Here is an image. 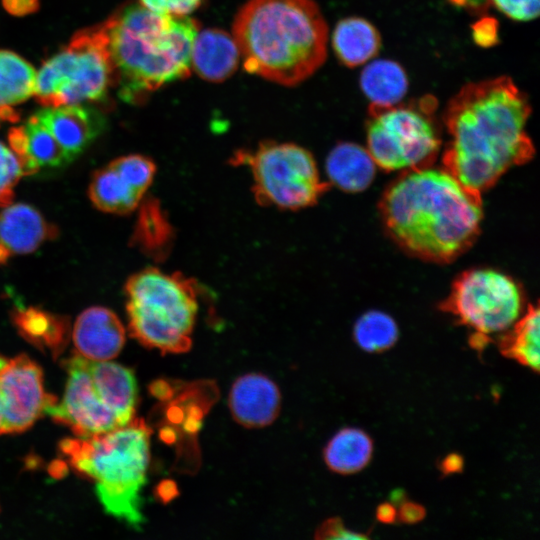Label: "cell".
Masks as SVG:
<instances>
[{
    "instance_id": "1",
    "label": "cell",
    "mask_w": 540,
    "mask_h": 540,
    "mask_svg": "<svg viewBox=\"0 0 540 540\" xmlns=\"http://www.w3.org/2000/svg\"><path fill=\"white\" fill-rule=\"evenodd\" d=\"M530 114L527 95L508 76L464 85L444 112L449 135L444 170L468 189L480 194L489 189L533 157L525 129Z\"/></svg>"
},
{
    "instance_id": "2",
    "label": "cell",
    "mask_w": 540,
    "mask_h": 540,
    "mask_svg": "<svg viewBox=\"0 0 540 540\" xmlns=\"http://www.w3.org/2000/svg\"><path fill=\"white\" fill-rule=\"evenodd\" d=\"M379 208L387 233L402 250L436 263L467 251L483 216L480 193L430 166L406 170L384 192Z\"/></svg>"
},
{
    "instance_id": "3",
    "label": "cell",
    "mask_w": 540,
    "mask_h": 540,
    "mask_svg": "<svg viewBox=\"0 0 540 540\" xmlns=\"http://www.w3.org/2000/svg\"><path fill=\"white\" fill-rule=\"evenodd\" d=\"M232 36L245 70L293 87L326 60L328 27L313 0H248Z\"/></svg>"
},
{
    "instance_id": "4",
    "label": "cell",
    "mask_w": 540,
    "mask_h": 540,
    "mask_svg": "<svg viewBox=\"0 0 540 540\" xmlns=\"http://www.w3.org/2000/svg\"><path fill=\"white\" fill-rule=\"evenodd\" d=\"M102 24L122 100L140 103L148 93L190 76L197 20L132 2Z\"/></svg>"
},
{
    "instance_id": "5",
    "label": "cell",
    "mask_w": 540,
    "mask_h": 540,
    "mask_svg": "<svg viewBox=\"0 0 540 540\" xmlns=\"http://www.w3.org/2000/svg\"><path fill=\"white\" fill-rule=\"evenodd\" d=\"M151 434L143 419L133 418L111 431L60 443L71 467L95 482L106 513L137 530L144 522L141 492L150 461Z\"/></svg>"
},
{
    "instance_id": "6",
    "label": "cell",
    "mask_w": 540,
    "mask_h": 540,
    "mask_svg": "<svg viewBox=\"0 0 540 540\" xmlns=\"http://www.w3.org/2000/svg\"><path fill=\"white\" fill-rule=\"evenodd\" d=\"M130 335L148 348L179 354L192 346L199 286L180 272L147 267L125 284Z\"/></svg>"
},
{
    "instance_id": "7",
    "label": "cell",
    "mask_w": 540,
    "mask_h": 540,
    "mask_svg": "<svg viewBox=\"0 0 540 540\" xmlns=\"http://www.w3.org/2000/svg\"><path fill=\"white\" fill-rule=\"evenodd\" d=\"M115 84L103 24L78 31L36 72L33 95L43 107L98 102Z\"/></svg>"
},
{
    "instance_id": "8",
    "label": "cell",
    "mask_w": 540,
    "mask_h": 540,
    "mask_svg": "<svg viewBox=\"0 0 540 540\" xmlns=\"http://www.w3.org/2000/svg\"><path fill=\"white\" fill-rule=\"evenodd\" d=\"M436 99L423 96L390 106L370 104L367 150L376 165L393 170L429 167L440 149Z\"/></svg>"
},
{
    "instance_id": "9",
    "label": "cell",
    "mask_w": 540,
    "mask_h": 540,
    "mask_svg": "<svg viewBox=\"0 0 540 540\" xmlns=\"http://www.w3.org/2000/svg\"><path fill=\"white\" fill-rule=\"evenodd\" d=\"M230 162L249 169L252 193L263 206L301 210L314 205L329 188L313 155L294 143L266 140L252 150H237Z\"/></svg>"
},
{
    "instance_id": "10",
    "label": "cell",
    "mask_w": 540,
    "mask_h": 540,
    "mask_svg": "<svg viewBox=\"0 0 540 540\" xmlns=\"http://www.w3.org/2000/svg\"><path fill=\"white\" fill-rule=\"evenodd\" d=\"M523 294L506 274L492 269H471L453 282L440 308L472 328V336L485 341L503 332L521 316Z\"/></svg>"
},
{
    "instance_id": "11",
    "label": "cell",
    "mask_w": 540,
    "mask_h": 540,
    "mask_svg": "<svg viewBox=\"0 0 540 540\" xmlns=\"http://www.w3.org/2000/svg\"><path fill=\"white\" fill-rule=\"evenodd\" d=\"M64 366L68 379L63 399L60 403L49 405L45 412L54 421L69 427L80 438L123 426L97 395L86 366V358L75 353L64 362Z\"/></svg>"
},
{
    "instance_id": "12",
    "label": "cell",
    "mask_w": 540,
    "mask_h": 540,
    "mask_svg": "<svg viewBox=\"0 0 540 540\" xmlns=\"http://www.w3.org/2000/svg\"><path fill=\"white\" fill-rule=\"evenodd\" d=\"M0 400L4 433L27 430L56 402L45 392L41 367L26 355L7 360L0 369Z\"/></svg>"
},
{
    "instance_id": "13",
    "label": "cell",
    "mask_w": 540,
    "mask_h": 540,
    "mask_svg": "<svg viewBox=\"0 0 540 540\" xmlns=\"http://www.w3.org/2000/svg\"><path fill=\"white\" fill-rule=\"evenodd\" d=\"M34 115L73 160L106 128L105 117L91 105L44 107Z\"/></svg>"
},
{
    "instance_id": "14",
    "label": "cell",
    "mask_w": 540,
    "mask_h": 540,
    "mask_svg": "<svg viewBox=\"0 0 540 540\" xmlns=\"http://www.w3.org/2000/svg\"><path fill=\"white\" fill-rule=\"evenodd\" d=\"M228 406L233 419L241 426L263 428L278 417L281 393L269 377L260 373H247L232 384Z\"/></svg>"
},
{
    "instance_id": "15",
    "label": "cell",
    "mask_w": 540,
    "mask_h": 540,
    "mask_svg": "<svg viewBox=\"0 0 540 540\" xmlns=\"http://www.w3.org/2000/svg\"><path fill=\"white\" fill-rule=\"evenodd\" d=\"M3 208L0 213V264L16 255L31 253L58 235L57 227L29 204L11 203Z\"/></svg>"
},
{
    "instance_id": "16",
    "label": "cell",
    "mask_w": 540,
    "mask_h": 540,
    "mask_svg": "<svg viewBox=\"0 0 540 540\" xmlns=\"http://www.w3.org/2000/svg\"><path fill=\"white\" fill-rule=\"evenodd\" d=\"M72 338L77 354L89 360L107 361L122 350L125 329L110 309L90 307L76 319Z\"/></svg>"
},
{
    "instance_id": "17",
    "label": "cell",
    "mask_w": 540,
    "mask_h": 540,
    "mask_svg": "<svg viewBox=\"0 0 540 540\" xmlns=\"http://www.w3.org/2000/svg\"><path fill=\"white\" fill-rule=\"evenodd\" d=\"M8 140L11 150L21 163L24 175L35 174L40 168H61L73 161L35 115L24 125L10 129Z\"/></svg>"
},
{
    "instance_id": "18",
    "label": "cell",
    "mask_w": 540,
    "mask_h": 540,
    "mask_svg": "<svg viewBox=\"0 0 540 540\" xmlns=\"http://www.w3.org/2000/svg\"><path fill=\"white\" fill-rule=\"evenodd\" d=\"M94 389L122 425L134 418L138 386L133 372L120 364L86 359Z\"/></svg>"
},
{
    "instance_id": "19",
    "label": "cell",
    "mask_w": 540,
    "mask_h": 540,
    "mask_svg": "<svg viewBox=\"0 0 540 540\" xmlns=\"http://www.w3.org/2000/svg\"><path fill=\"white\" fill-rule=\"evenodd\" d=\"M240 53L231 34L219 28L199 30L191 52V70L213 83L231 77L240 62Z\"/></svg>"
},
{
    "instance_id": "20",
    "label": "cell",
    "mask_w": 540,
    "mask_h": 540,
    "mask_svg": "<svg viewBox=\"0 0 540 540\" xmlns=\"http://www.w3.org/2000/svg\"><path fill=\"white\" fill-rule=\"evenodd\" d=\"M375 166L367 149L350 142L337 144L325 164L330 182L347 192L366 189L373 181Z\"/></svg>"
},
{
    "instance_id": "21",
    "label": "cell",
    "mask_w": 540,
    "mask_h": 540,
    "mask_svg": "<svg viewBox=\"0 0 540 540\" xmlns=\"http://www.w3.org/2000/svg\"><path fill=\"white\" fill-rule=\"evenodd\" d=\"M332 47L343 65L357 67L378 54L381 37L366 19L348 17L336 24L332 34Z\"/></svg>"
},
{
    "instance_id": "22",
    "label": "cell",
    "mask_w": 540,
    "mask_h": 540,
    "mask_svg": "<svg viewBox=\"0 0 540 540\" xmlns=\"http://www.w3.org/2000/svg\"><path fill=\"white\" fill-rule=\"evenodd\" d=\"M13 321L20 334L40 349L55 357L67 345L70 327L66 317L58 316L39 308H18Z\"/></svg>"
},
{
    "instance_id": "23",
    "label": "cell",
    "mask_w": 540,
    "mask_h": 540,
    "mask_svg": "<svg viewBox=\"0 0 540 540\" xmlns=\"http://www.w3.org/2000/svg\"><path fill=\"white\" fill-rule=\"evenodd\" d=\"M36 72L14 52L0 50V122L17 121L14 106L34 93Z\"/></svg>"
},
{
    "instance_id": "24",
    "label": "cell",
    "mask_w": 540,
    "mask_h": 540,
    "mask_svg": "<svg viewBox=\"0 0 540 540\" xmlns=\"http://www.w3.org/2000/svg\"><path fill=\"white\" fill-rule=\"evenodd\" d=\"M88 195L97 209L119 215L134 211L144 196L109 164L93 174Z\"/></svg>"
},
{
    "instance_id": "25",
    "label": "cell",
    "mask_w": 540,
    "mask_h": 540,
    "mask_svg": "<svg viewBox=\"0 0 540 540\" xmlns=\"http://www.w3.org/2000/svg\"><path fill=\"white\" fill-rule=\"evenodd\" d=\"M360 86L371 104L390 106L401 102L408 89V79L397 62L381 59L362 70Z\"/></svg>"
},
{
    "instance_id": "26",
    "label": "cell",
    "mask_w": 540,
    "mask_h": 540,
    "mask_svg": "<svg viewBox=\"0 0 540 540\" xmlns=\"http://www.w3.org/2000/svg\"><path fill=\"white\" fill-rule=\"evenodd\" d=\"M141 204L132 243L148 256L163 259L172 247V225L157 200L149 198Z\"/></svg>"
},
{
    "instance_id": "27",
    "label": "cell",
    "mask_w": 540,
    "mask_h": 540,
    "mask_svg": "<svg viewBox=\"0 0 540 540\" xmlns=\"http://www.w3.org/2000/svg\"><path fill=\"white\" fill-rule=\"evenodd\" d=\"M373 443L368 434L357 428L337 432L324 449L326 465L339 474L363 469L371 459Z\"/></svg>"
},
{
    "instance_id": "28",
    "label": "cell",
    "mask_w": 540,
    "mask_h": 540,
    "mask_svg": "<svg viewBox=\"0 0 540 540\" xmlns=\"http://www.w3.org/2000/svg\"><path fill=\"white\" fill-rule=\"evenodd\" d=\"M539 308L530 305L501 337L500 351L520 364L539 371Z\"/></svg>"
},
{
    "instance_id": "29",
    "label": "cell",
    "mask_w": 540,
    "mask_h": 540,
    "mask_svg": "<svg viewBox=\"0 0 540 540\" xmlns=\"http://www.w3.org/2000/svg\"><path fill=\"white\" fill-rule=\"evenodd\" d=\"M354 337L365 351L381 352L394 345L398 338V327L389 315L373 310L357 320Z\"/></svg>"
},
{
    "instance_id": "30",
    "label": "cell",
    "mask_w": 540,
    "mask_h": 540,
    "mask_svg": "<svg viewBox=\"0 0 540 540\" xmlns=\"http://www.w3.org/2000/svg\"><path fill=\"white\" fill-rule=\"evenodd\" d=\"M109 165L143 195L152 184L156 174L155 162L140 154L121 156Z\"/></svg>"
},
{
    "instance_id": "31",
    "label": "cell",
    "mask_w": 540,
    "mask_h": 540,
    "mask_svg": "<svg viewBox=\"0 0 540 540\" xmlns=\"http://www.w3.org/2000/svg\"><path fill=\"white\" fill-rule=\"evenodd\" d=\"M22 176L24 172L19 159L0 141V207L12 203L14 188Z\"/></svg>"
},
{
    "instance_id": "32",
    "label": "cell",
    "mask_w": 540,
    "mask_h": 540,
    "mask_svg": "<svg viewBox=\"0 0 540 540\" xmlns=\"http://www.w3.org/2000/svg\"><path fill=\"white\" fill-rule=\"evenodd\" d=\"M502 14L515 21H530L539 14V0H486Z\"/></svg>"
},
{
    "instance_id": "33",
    "label": "cell",
    "mask_w": 540,
    "mask_h": 540,
    "mask_svg": "<svg viewBox=\"0 0 540 540\" xmlns=\"http://www.w3.org/2000/svg\"><path fill=\"white\" fill-rule=\"evenodd\" d=\"M203 0H139L147 9L174 16H188L196 10Z\"/></svg>"
},
{
    "instance_id": "34",
    "label": "cell",
    "mask_w": 540,
    "mask_h": 540,
    "mask_svg": "<svg viewBox=\"0 0 540 540\" xmlns=\"http://www.w3.org/2000/svg\"><path fill=\"white\" fill-rule=\"evenodd\" d=\"M472 35L475 43L489 47L498 42V23L494 18H481L472 25Z\"/></svg>"
},
{
    "instance_id": "35",
    "label": "cell",
    "mask_w": 540,
    "mask_h": 540,
    "mask_svg": "<svg viewBox=\"0 0 540 540\" xmlns=\"http://www.w3.org/2000/svg\"><path fill=\"white\" fill-rule=\"evenodd\" d=\"M317 539H365L363 534L346 529L339 518H330L320 525L315 533Z\"/></svg>"
},
{
    "instance_id": "36",
    "label": "cell",
    "mask_w": 540,
    "mask_h": 540,
    "mask_svg": "<svg viewBox=\"0 0 540 540\" xmlns=\"http://www.w3.org/2000/svg\"><path fill=\"white\" fill-rule=\"evenodd\" d=\"M4 9L12 15L24 16L39 8V0H2Z\"/></svg>"
},
{
    "instance_id": "37",
    "label": "cell",
    "mask_w": 540,
    "mask_h": 540,
    "mask_svg": "<svg viewBox=\"0 0 540 540\" xmlns=\"http://www.w3.org/2000/svg\"><path fill=\"white\" fill-rule=\"evenodd\" d=\"M425 516V510L422 506L413 502H405L399 511L400 519L409 524L421 521Z\"/></svg>"
},
{
    "instance_id": "38",
    "label": "cell",
    "mask_w": 540,
    "mask_h": 540,
    "mask_svg": "<svg viewBox=\"0 0 540 540\" xmlns=\"http://www.w3.org/2000/svg\"><path fill=\"white\" fill-rule=\"evenodd\" d=\"M397 510L396 508L389 504V503H383L381 504L377 509V519L383 523H392L395 521L397 517Z\"/></svg>"
},
{
    "instance_id": "39",
    "label": "cell",
    "mask_w": 540,
    "mask_h": 540,
    "mask_svg": "<svg viewBox=\"0 0 540 540\" xmlns=\"http://www.w3.org/2000/svg\"><path fill=\"white\" fill-rule=\"evenodd\" d=\"M462 463L463 461L459 455L451 454L443 460L441 469L444 473L458 472L462 468Z\"/></svg>"
},
{
    "instance_id": "40",
    "label": "cell",
    "mask_w": 540,
    "mask_h": 540,
    "mask_svg": "<svg viewBox=\"0 0 540 540\" xmlns=\"http://www.w3.org/2000/svg\"><path fill=\"white\" fill-rule=\"evenodd\" d=\"M4 433L3 430V420H2V410H1V400H0V435Z\"/></svg>"
},
{
    "instance_id": "41",
    "label": "cell",
    "mask_w": 540,
    "mask_h": 540,
    "mask_svg": "<svg viewBox=\"0 0 540 540\" xmlns=\"http://www.w3.org/2000/svg\"><path fill=\"white\" fill-rule=\"evenodd\" d=\"M7 360L0 356V369L6 364Z\"/></svg>"
}]
</instances>
